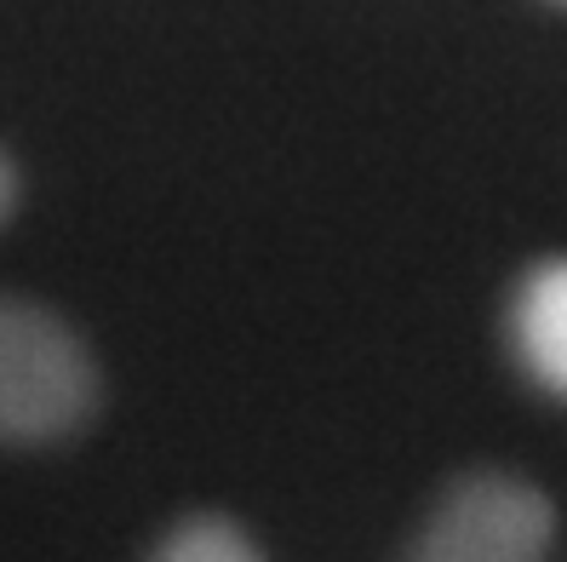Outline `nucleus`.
Wrapping results in <instances>:
<instances>
[{"mask_svg": "<svg viewBox=\"0 0 567 562\" xmlns=\"http://www.w3.org/2000/svg\"><path fill=\"white\" fill-rule=\"evenodd\" d=\"M402 562H556V505L527 477L471 471L419 522Z\"/></svg>", "mask_w": 567, "mask_h": 562, "instance_id": "nucleus-2", "label": "nucleus"}, {"mask_svg": "<svg viewBox=\"0 0 567 562\" xmlns=\"http://www.w3.org/2000/svg\"><path fill=\"white\" fill-rule=\"evenodd\" d=\"M12 213V167H7V155H0V218Z\"/></svg>", "mask_w": 567, "mask_h": 562, "instance_id": "nucleus-5", "label": "nucleus"}, {"mask_svg": "<svg viewBox=\"0 0 567 562\" xmlns=\"http://www.w3.org/2000/svg\"><path fill=\"white\" fill-rule=\"evenodd\" d=\"M511 356L545 396L567 402V253L539 258L511 293Z\"/></svg>", "mask_w": 567, "mask_h": 562, "instance_id": "nucleus-3", "label": "nucleus"}, {"mask_svg": "<svg viewBox=\"0 0 567 562\" xmlns=\"http://www.w3.org/2000/svg\"><path fill=\"white\" fill-rule=\"evenodd\" d=\"M92 402L97 368L75 327L29 299H0V442H58L81 431Z\"/></svg>", "mask_w": 567, "mask_h": 562, "instance_id": "nucleus-1", "label": "nucleus"}, {"mask_svg": "<svg viewBox=\"0 0 567 562\" xmlns=\"http://www.w3.org/2000/svg\"><path fill=\"white\" fill-rule=\"evenodd\" d=\"M150 562H264V551L247 540L241 522L229 517H189L161 540Z\"/></svg>", "mask_w": 567, "mask_h": 562, "instance_id": "nucleus-4", "label": "nucleus"}, {"mask_svg": "<svg viewBox=\"0 0 567 562\" xmlns=\"http://www.w3.org/2000/svg\"><path fill=\"white\" fill-rule=\"evenodd\" d=\"M550 7H567V0H550Z\"/></svg>", "mask_w": 567, "mask_h": 562, "instance_id": "nucleus-6", "label": "nucleus"}]
</instances>
